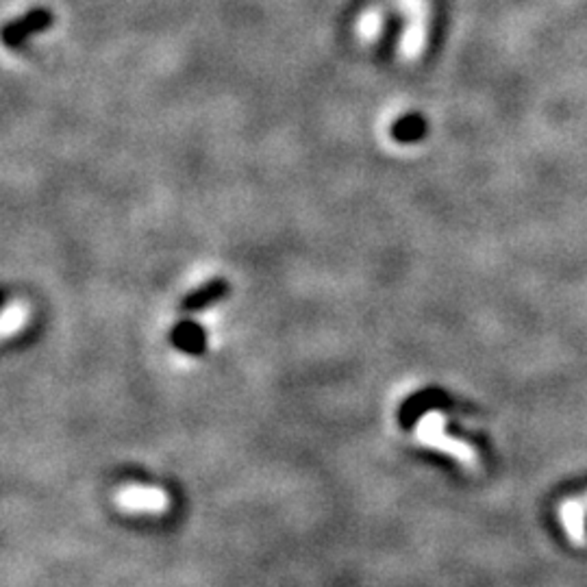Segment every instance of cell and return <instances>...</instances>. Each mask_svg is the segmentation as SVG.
<instances>
[{
  "instance_id": "1",
  "label": "cell",
  "mask_w": 587,
  "mask_h": 587,
  "mask_svg": "<svg viewBox=\"0 0 587 587\" xmlns=\"http://www.w3.org/2000/svg\"><path fill=\"white\" fill-rule=\"evenodd\" d=\"M446 423V414L437 412V409L426 412L423 418L415 423V440L423 444V446L435 448L440 450V453L450 455V457L457 459L464 468L477 472L481 468V457H478V453L468 442L448 435Z\"/></svg>"
},
{
  "instance_id": "2",
  "label": "cell",
  "mask_w": 587,
  "mask_h": 587,
  "mask_svg": "<svg viewBox=\"0 0 587 587\" xmlns=\"http://www.w3.org/2000/svg\"><path fill=\"white\" fill-rule=\"evenodd\" d=\"M113 503L120 511L133 516H162L170 509V494L157 486L129 483L113 494Z\"/></svg>"
},
{
  "instance_id": "3",
  "label": "cell",
  "mask_w": 587,
  "mask_h": 587,
  "mask_svg": "<svg viewBox=\"0 0 587 587\" xmlns=\"http://www.w3.org/2000/svg\"><path fill=\"white\" fill-rule=\"evenodd\" d=\"M50 25H53V14H50L48 9H31L28 14L20 16L18 20L7 22V25L3 26V31H0V39H3L5 47L18 48L22 47V42H26V39L36 36V33L47 31Z\"/></svg>"
},
{
  "instance_id": "4",
  "label": "cell",
  "mask_w": 587,
  "mask_h": 587,
  "mask_svg": "<svg viewBox=\"0 0 587 587\" xmlns=\"http://www.w3.org/2000/svg\"><path fill=\"white\" fill-rule=\"evenodd\" d=\"M557 518L566 533L568 541L577 549H585L587 546V511L583 503H581L579 494L563 498L560 507H557Z\"/></svg>"
},
{
  "instance_id": "5",
  "label": "cell",
  "mask_w": 587,
  "mask_h": 587,
  "mask_svg": "<svg viewBox=\"0 0 587 587\" xmlns=\"http://www.w3.org/2000/svg\"><path fill=\"white\" fill-rule=\"evenodd\" d=\"M426 133H429V120L418 111L404 113L403 118H398L392 124V138L398 144H415V142L425 140Z\"/></svg>"
},
{
  "instance_id": "6",
  "label": "cell",
  "mask_w": 587,
  "mask_h": 587,
  "mask_svg": "<svg viewBox=\"0 0 587 587\" xmlns=\"http://www.w3.org/2000/svg\"><path fill=\"white\" fill-rule=\"evenodd\" d=\"M31 320V307L22 300H14L0 309V341L16 338Z\"/></svg>"
},
{
  "instance_id": "7",
  "label": "cell",
  "mask_w": 587,
  "mask_h": 587,
  "mask_svg": "<svg viewBox=\"0 0 587 587\" xmlns=\"http://www.w3.org/2000/svg\"><path fill=\"white\" fill-rule=\"evenodd\" d=\"M403 26H404V20L401 18V16H392V18H387L383 37H381L379 48H376V57H379L381 61L390 59V57L394 55L396 42H398V37H401Z\"/></svg>"
},
{
  "instance_id": "8",
  "label": "cell",
  "mask_w": 587,
  "mask_h": 587,
  "mask_svg": "<svg viewBox=\"0 0 587 587\" xmlns=\"http://www.w3.org/2000/svg\"><path fill=\"white\" fill-rule=\"evenodd\" d=\"M225 294H226V283L214 281V283L204 285V288L198 289L196 294H192L190 299L185 300V307L187 309H203V307H207V305L215 303V300H220Z\"/></svg>"
},
{
  "instance_id": "9",
  "label": "cell",
  "mask_w": 587,
  "mask_h": 587,
  "mask_svg": "<svg viewBox=\"0 0 587 587\" xmlns=\"http://www.w3.org/2000/svg\"><path fill=\"white\" fill-rule=\"evenodd\" d=\"M579 498H581V503H583L585 511H587V492H585V494H579Z\"/></svg>"
}]
</instances>
